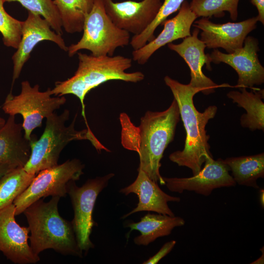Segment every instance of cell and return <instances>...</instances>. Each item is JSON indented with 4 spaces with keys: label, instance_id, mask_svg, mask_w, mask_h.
Returning a JSON list of instances; mask_svg holds the SVG:
<instances>
[{
    "label": "cell",
    "instance_id": "6da1fadb",
    "mask_svg": "<svg viewBox=\"0 0 264 264\" xmlns=\"http://www.w3.org/2000/svg\"><path fill=\"white\" fill-rule=\"evenodd\" d=\"M121 116L122 144L139 155L140 170L152 180L165 185L159 169L160 161L169 144L173 141L176 128L180 119L178 104L175 99L162 111L148 110L135 127L128 116Z\"/></svg>",
    "mask_w": 264,
    "mask_h": 264
},
{
    "label": "cell",
    "instance_id": "7a4b0ae2",
    "mask_svg": "<svg viewBox=\"0 0 264 264\" xmlns=\"http://www.w3.org/2000/svg\"><path fill=\"white\" fill-rule=\"evenodd\" d=\"M164 81L178 104L186 134L183 149L171 153L169 159L179 166L189 168L195 176L201 170L205 160L213 157L208 143L210 136L206 133L205 127L215 117L217 107L210 106L203 112H199L193 101L195 95L200 92L199 89L189 84H182L169 76H166Z\"/></svg>",
    "mask_w": 264,
    "mask_h": 264
},
{
    "label": "cell",
    "instance_id": "3957f363",
    "mask_svg": "<svg viewBox=\"0 0 264 264\" xmlns=\"http://www.w3.org/2000/svg\"><path fill=\"white\" fill-rule=\"evenodd\" d=\"M77 54L79 59L77 70L67 80L56 82L51 93L59 96L73 94L78 98L87 128L90 130L85 113L84 100L87 94L107 81L137 83L142 81L145 76L141 71L126 72L132 66V59L130 58L121 55L95 56L79 52Z\"/></svg>",
    "mask_w": 264,
    "mask_h": 264
},
{
    "label": "cell",
    "instance_id": "277c9868",
    "mask_svg": "<svg viewBox=\"0 0 264 264\" xmlns=\"http://www.w3.org/2000/svg\"><path fill=\"white\" fill-rule=\"evenodd\" d=\"M60 197H52L47 202L40 199L23 211L28 224L30 246L35 254L52 249L64 255L83 257L71 222L59 214Z\"/></svg>",
    "mask_w": 264,
    "mask_h": 264
},
{
    "label": "cell",
    "instance_id": "5b68a950",
    "mask_svg": "<svg viewBox=\"0 0 264 264\" xmlns=\"http://www.w3.org/2000/svg\"><path fill=\"white\" fill-rule=\"evenodd\" d=\"M69 114L67 109L59 115L52 113L46 118L45 128L40 138L37 139L35 135H31L29 140L31 154L23 167L27 172L36 175L43 170L58 165L61 152L73 140H88L98 152L102 150L110 152L99 142L91 130H75L77 113L70 125L66 126V123Z\"/></svg>",
    "mask_w": 264,
    "mask_h": 264
},
{
    "label": "cell",
    "instance_id": "8992f818",
    "mask_svg": "<svg viewBox=\"0 0 264 264\" xmlns=\"http://www.w3.org/2000/svg\"><path fill=\"white\" fill-rule=\"evenodd\" d=\"M83 34L76 44L68 47L71 57L82 49H86L95 56H112L116 49L128 45L130 34L117 27L107 15L103 0H94L93 7L86 17Z\"/></svg>",
    "mask_w": 264,
    "mask_h": 264
},
{
    "label": "cell",
    "instance_id": "52a82bcc",
    "mask_svg": "<svg viewBox=\"0 0 264 264\" xmlns=\"http://www.w3.org/2000/svg\"><path fill=\"white\" fill-rule=\"evenodd\" d=\"M51 88L40 91L39 85L32 87L28 81L21 83V91L18 95L10 92L2 106L5 113L23 118L22 126L25 138L31 139L33 131L42 126V121L66 102L64 96L52 97Z\"/></svg>",
    "mask_w": 264,
    "mask_h": 264
},
{
    "label": "cell",
    "instance_id": "ba28073f",
    "mask_svg": "<svg viewBox=\"0 0 264 264\" xmlns=\"http://www.w3.org/2000/svg\"><path fill=\"white\" fill-rule=\"evenodd\" d=\"M84 167L80 160L74 158L40 171L13 201L15 216L22 213L29 205L43 198L66 197L68 182L78 180L84 173Z\"/></svg>",
    "mask_w": 264,
    "mask_h": 264
},
{
    "label": "cell",
    "instance_id": "9c48e42d",
    "mask_svg": "<svg viewBox=\"0 0 264 264\" xmlns=\"http://www.w3.org/2000/svg\"><path fill=\"white\" fill-rule=\"evenodd\" d=\"M114 176V174L110 173L89 179L81 187L78 186L74 180L68 183L67 194L74 210L71 222L78 246L82 251L88 252L94 247L90 239L93 227L97 225L92 217L94 207L99 194Z\"/></svg>",
    "mask_w": 264,
    "mask_h": 264
},
{
    "label": "cell",
    "instance_id": "30bf717a",
    "mask_svg": "<svg viewBox=\"0 0 264 264\" xmlns=\"http://www.w3.org/2000/svg\"><path fill=\"white\" fill-rule=\"evenodd\" d=\"M258 40L252 36L246 37L242 47L231 53H224L214 49L208 56L211 62L225 63L237 72L238 79L235 87L253 88L264 82V67L258 55Z\"/></svg>",
    "mask_w": 264,
    "mask_h": 264
},
{
    "label": "cell",
    "instance_id": "8fae6325",
    "mask_svg": "<svg viewBox=\"0 0 264 264\" xmlns=\"http://www.w3.org/2000/svg\"><path fill=\"white\" fill-rule=\"evenodd\" d=\"M203 168L196 175L190 177H163L167 188L173 192L182 193L184 191H194L209 196L213 190L236 185V183L229 173V167L223 159L207 158Z\"/></svg>",
    "mask_w": 264,
    "mask_h": 264
},
{
    "label": "cell",
    "instance_id": "7c38bea8",
    "mask_svg": "<svg viewBox=\"0 0 264 264\" xmlns=\"http://www.w3.org/2000/svg\"><path fill=\"white\" fill-rule=\"evenodd\" d=\"M15 216L13 204L0 209V251L14 264L37 263L40 258L28 244L29 228L20 226Z\"/></svg>",
    "mask_w": 264,
    "mask_h": 264
},
{
    "label": "cell",
    "instance_id": "4fadbf2b",
    "mask_svg": "<svg viewBox=\"0 0 264 264\" xmlns=\"http://www.w3.org/2000/svg\"><path fill=\"white\" fill-rule=\"evenodd\" d=\"M257 16L238 22L215 23L208 18L195 21L193 26L201 30L200 40L209 49L222 48L231 53L242 47L247 35L256 28Z\"/></svg>",
    "mask_w": 264,
    "mask_h": 264
},
{
    "label": "cell",
    "instance_id": "5bb4252c",
    "mask_svg": "<svg viewBox=\"0 0 264 264\" xmlns=\"http://www.w3.org/2000/svg\"><path fill=\"white\" fill-rule=\"evenodd\" d=\"M106 12L119 28L134 35L142 33L153 22L162 5L161 0H103Z\"/></svg>",
    "mask_w": 264,
    "mask_h": 264
},
{
    "label": "cell",
    "instance_id": "9a60e30c",
    "mask_svg": "<svg viewBox=\"0 0 264 264\" xmlns=\"http://www.w3.org/2000/svg\"><path fill=\"white\" fill-rule=\"evenodd\" d=\"M48 22L41 16L28 11L25 21H23L22 37L16 51L13 55L12 85L19 77L24 64L30 57L35 46L40 42L50 41L55 43L61 49L67 51L62 35L52 30Z\"/></svg>",
    "mask_w": 264,
    "mask_h": 264
},
{
    "label": "cell",
    "instance_id": "2e32d148",
    "mask_svg": "<svg viewBox=\"0 0 264 264\" xmlns=\"http://www.w3.org/2000/svg\"><path fill=\"white\" fill-rule=\"evenodd\" d=\"M199 32V30L196 28L191 35L183 39L180 44L171 43L167 45L170 49L182 58L189 66L191 75L189 84L192 87L199 89L203 94L208 95L215 92L217 88L230 86L226 84L219 85L203 73L202 67L204 64L207 69L211 70V62L208 54L205 53V44L198 38Z\"/></svg>",
    "mask_w": 264,
    "mask_h": 264
},
{
    "label": "cell",
    "instance_id": "e0dca14e",
    "mask_svg": "<svg viewBox=\"0 0 264 264\" xmlns=\"http://www.w3.org/2000/svg\"><path fill=\"white\" fill-rule=\"evenodd\" d=\"M178 13L162 24L163 28L159 35L144 46L132 52V60L139 65L146 63L153 54L161 47L173 41L191 35V27L197 18L189 3L185 0Z\"/></svg>",
    "mask_w": 264,
    "mask_h": 264
},
{
    "label": "cell",
    "instance_id": "ac0fdd59",
    "mask_svg": "<svg viewBox=\"0 0 264 264\" xmlns=\"http://www.w3.org/2000/svg\"><path fill=\"white\" fill-rule=\"evenodd\" d=\"M135 180L129 186L120 190L119 192L126 196L134 193L138 198L137 206L129 213L123 215L124 219L132 214L142 211H152L158 214L174 216L168 202H179V197H173L163 192L157 183L150 178L143 171L137 170Z\"/></svg>",
    "mask_w": 264,
    "mask_h": 264
},
{
    "label": "cell",
    "instance_id": "d6986e66",
    "mask_svg": "<svg viewBox=\"0 0 264 264\" xmlns=\"http://www.w3.org/2000/svg\"><path fill=\"white\" fill-rule=\"evenodd\" d=\"M30 154V141L24 136L22 124L16 122L15 116L9 115L0 128V164L23 167Z\"/></svg>",
    "mask_w": 264,
    "mask_h": 264
},
{
    "label": "cell",
    "instance_id": "ffe728a7",
    "mask_svg": "<svg viewBox=\"0 0 264 264\" xmlns=\"http://www.w3.org/2000/svg\"><path fill=\"white\" fill-rule=\"evenodd\" d=\"M184 224V220L179 217L148 213L140 221L129 222L125 226L131 229L130 232L135 230L140 233L134 239L135 244L147 246L159 237L169 235L174 228Z\"/></svg>",
    "mask_w": 264,
    "mask_h": 264
},
{
    "label": "cell",
    "instance_id": "44dd1931",
    "mask_svg": "<svg viewBox=\"0 0 264 264\" xmlns=\"http://www.w3.org/2000/svg\"><path fill=\"white\" fill-rule=\"evenodd\" d=\"M241 91L231 90L227 94L237 106L243 108L246 113L240 118L241 125L253 131L264 130V90L248 91L245 88H239Z\"/></svg>",
    "mask_w": 264,
    "mask_h": 264
},
{
    "label": "cell",
    "instance_id": "7402d4cb",
    "mask_svg": "<svg viewBox=\"0 0 264 264\" xmlns=\"http://www.w3.org/2000/svg\"><path fill=\"white\" fill-rule=\"evenodd\" d=\"M236 183L258 189L257 180L264 177V153L223 159Z\"/></svg>",
    "mask_w": 264,
    "mask_h": 264
},
{
    "label": "cell",
    "instance_id": "603a6c76",
    "mask_svg": "<svg viewBox=\"0 0 264 264\" xmlns=\"http://www.w3.org/2000/svg\"><path fill=\"white\" fill-rule=\"evenodd\" d=\"M53 2L59 12L65 30L69 34L82 32L94 0H54Z\"/></svg>",
    "mask_w": 264,
    "mask_h": 264
},
{
    "label": "cell",
    "instance_id": "cb8c5ba5",
    "mask_svg": "<svg viewBox=\"0 0 264 264\" xmlns=\"http://www.w3.org/2000/svg\"><path fill=\"white\" fill-rule=\"evenodd\" d=\"M35 175L27 172L23 167L14 168L4 175L0 178V209L13 204Z\"/></svg>",
    "mask_w": 264,
    "mask_h": 264
},
{
    "label": "cell",
    "instance_id": "d4e9b609",
    "mask_svg": "<svg viewBox=\"0 0 264 264\" xmlns=\"http://www.w3.org/2000/svg\"><path fill=\"white\" fill-rule=\"evenodd\" d=\"M240 0H191L190 7L197 18L221 17L227 11L233 21L238 18Z\"/></svg>",
    "mask_w": 264,
    "mask_h": 264
},
{
    "label": "cell",
    "instance_id": "484cf974",
    "mask_svg": "<svg viewBox=\"0 0 264 264\" xmlns=\"http://www.w3.org/2000/svg\"><path fill=\"white\" fill-rule=\"evenodd\" d=\"M185 0H164L153 22L140 34L133 35L130 44L133 50H137L152 41L155 37L154 33L157 27L162 25L167 18L178 11Z\"/></svg>",
    "mask_w": 264,
    "mask_h": 264
},
{
    "label": "cell",
    "instance_id": "4316f807",
    "mask_svg": "<svg viewBox=\"0 0 264 264\" xmlns=\"http://www.w3.org/2000/svg\"><path fill=\"white\" fill-rule=\"evenodd\" d=\"M17 1L28 11L42 16L57 33L62 35L63 25L58 9L52 0H5Z\"/></svg>",
    "mask_w": 264,
    "mask_h": 264
},
{
    "label": "cell",
    "instance_id": "83f0119b",
    "mask_svg": "<svg viewBox=\"0 0 264 264\" xmlns=\"http://www.w3.org/2000/svg\"><path fill=\"white\" fill-rule=\"evenodd\" d=\"M5 0H0V32L4 44L17 49L22 37L23 22L10 16L5 10Z\"/></svg>",
    "mask_w": 264,
    "mask_h": 264
},
{
    "label": "cell",
    "instance_id": "f1b7e54d",
    "mask_svg": "<svg viewBox=\"0 0 264 264\" xmlns=\"http://www.w3.org/2000/svg\"><path fill=\"white\" fill-rule=\"evenodd\" d=\"M176 243L174 240L165 243L160 249L153 257L144 262L143 264H156L173 249Z\"/></svg>",
    "mask_w": 264,
    "mask_h": 264
},
{
    "label": "cell",
    "instance_id": "f546056e",
    "mask_svg": "<svg viewBox=\"0 0 264 264\" xmlns=\"http://www.w3.org/2000/svg\"><path fill=\"white\" fill-rule=\"evenodd\" d=\"M253 5L257 8L258 14V21L264 24V0H250Z\"/></svg>",
    "mask_w": 264,
    "mask_h": 264
},
{
    "label": "cell",
    "instance_id": "4dcf8cb0",
    "mask_svg": "<svg viewBox=\"0 0 264 264\" xmlns=\"http://www.w3.org/2000/svg\"><path fill=\"white\" fill-rule=\"evenodd\" d=\"M8 164H0V178L8 171L13 169Z\"/></svg>",
    "mask_w": 264,
    "mask_h": 264
},
{
    "label": "cell",
    "instance_id": "1f68e13d",
    "mask_svg": "<svg viewBox=\"0 0 264 264\" xmlns=\"http://www.w3.org/2000/svg\"><path fill=\"white\" fill-rule=\"evenodd\" d=\"M262 251L263 254L261 256L257 259L256 261H254L253 263H251L252 264H264V247L261 249Z\"/></svg>",
    "mask_w": 264,
    "mask_h": 264
},
{
    "label": "cell",
    "instance_id": "d6a6232c",
    "mask_svg": "<svg viewBox=\"0 0 264 264\" xmlns=\"http://www.w3.org/2000/svg\"><path fill=\"white\" fill-rule=\"evenodd\" d=\"M6 120L0 116V128L5 124Z\"/></svg>",
    "mask_w": 264,
    "mask_h": 264
}]
</instances>
